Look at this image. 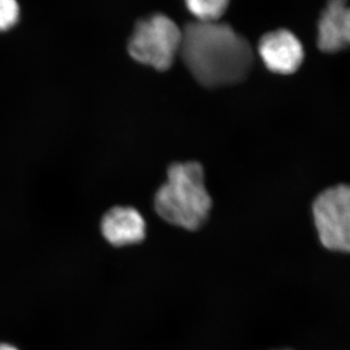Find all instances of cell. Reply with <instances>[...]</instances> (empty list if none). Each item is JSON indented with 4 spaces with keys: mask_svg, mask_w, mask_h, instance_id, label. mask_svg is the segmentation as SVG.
<instances>
[{
    "mask_svg": "<svg viewBox=\"0 0 350 350\" xmlns=\"http://www.w3.org/2000/svg\"><path fill=\"white\" fill-rule=\"evenodd\" d=\"M182 59L200 84L229 86L243 81L253 64L250 42L221 23L195 22L182 31Z\"/></svg>",
    "mask_w": 350,
    "mask_h": 350,
    "instance_id": "6da1fadb",
    "label": "cell"
},
{
    "mask_svg": "<svg viewBox=\"0 0 350 350\" xmlns=\"http://www.w3.org/2000/svg\"><path fill=\"white\" fill-rule=\"evenodd\" d=\"M213 200L204 185V172L197 162L174 163L167 180L155 197L159 215L170 224L195 231L204 224Z\"/></svg>",
    "mask_w": 350,
    "mask_h": 350,
    "instance_id": "7a4b0ae2",
    "label": "cell"
},
{
    "mask_svg": "<svg viewBox=\"0 0 350 350\" xmlns=\"http://www.w3.org/2000/svg\"><path fill=\"white\" fill-rule=\"evenodd\" d=\"M182 31L163 14L138 21L128 43L131 57L157 70H167L180 52Z\"/></svg>",
    "mask_w": 350,
    "mask_h": 350,
    "instance_id": "3957f363",
    "label": "cell"
},
{
    "mask_svg": "<svg viewBox=\"0 0 350 350\" xmlns=\"http://www.w3.org/2000/svg\"><path fill=\"white\" fill-rule=\"evenodd\" d=\"M312 213L322 245L350 253V186L327 189L314 200Z\"/></svg>",
    "mask_w": 350,
    "mask_h": 350,
    "instance_id": "277c9868",
    "label": "cell"
},
{
    "mask_svg": "<svg viewBox=\"0 0 350 350\" xmlns=\"http://www.w3.org/2000/svg\"><path fill=\"white\" fill-rule=\"evenodd\" d=\"M258 50L267 68L273 72L290 75L303 63V46L287 29H278L265 34L260 39Z\"/></svg>",
    "mask_w": 350,
    "mask_h": 350,
    "instance_id": "5b68a950",
    "label": "cell"
},
{
    "mask_svg": "<svg viewBox=\"0 0 350 350\" xmlns=\"http://www.w3.org/2000/svg\"><path fill=\"white\" fill-rule=\"evenodd\" d=\"M146 224L137 209L115 206L108 211L101 221L103 237L114 246L140 243L145 238Z\"/></svg>",
    "mask_w": 350,
    "mask_h": 350,
    "instance_id": "8992f818",
    "label": "cell"
},
{
    "mask_svg": "<svg viewBox=\"0 0 350 350\" xmlns=\"http://www.w3.org/2000/svg\"><path fill=\"white\" fill-rule=\"evenodd\" d=\"M319 49L337 52L350 46V6L347 2L332 1L322 13L319 24Z\"/></svg>",
    "mask_w": 350,
    "mask_h": 350,
    "instance_id": "52a82bcc",
    "label": "cell"
},
{
    "mask_svg": "<svg viewBox=\"0 0 350 350\" xmlns=\"http://www.w3.org/2000/svg\"><path fill=\"white\" fill-rule=\"evenodd\" d=\"M229 2L225 0H190L186 2L189 10L199 22L214 23L225 13Z\"/></svg>",
    "mask_w": 350,
    "mask_h": 350,
    "instance_id": "ba28073f",
    "label": "cell"
},
{
    "mask_svg": "<svg viewBox=\"0 0 350 350\" xmlns=\"http://www.w3.org/2000/svg\"><path fill=\"white\" fill-rule=\"evenodd\" d=\"M20 8L14 0H0V31H6L16 25Z\"/></svg>",
    "mask_w": 350,
    "mask_h": 350,
    "instance_id": "9c48e42d",
    "label": "cell"
},
{
    "mask_svg": "<svg viewBox=\"0 0 350 350\" xmlns=\"http://www.w3.org/2000/svg\"><path fill=\"white\" fill-rule=\"evenodd\" d=\"M0 350H19L13 345L8 344H0Z\"/></svg>",
    "mask_w": 350,
    "mask_h": 350,
    "instance_id": "30bf717a",
    "label": "cell"
},
{
    "mask_svg": "<svg viewBox=\"0 0 350 350\" xmlns=\"http://www.w3.org/2000/svg\"><path fill=\"white\" fill-rule=\"evenodd\" d=\"M283 350H290V349H283Z\"/></svg>",
    "mask_w": 350,
    "mask_h": 350,
    "instance_id": "8fae6325",
    "label": "cell"
}]
</instances>
